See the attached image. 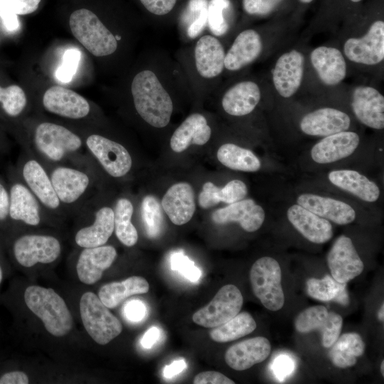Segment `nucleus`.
<instances>
[{"instance_id": "f257e3e1", "label": "nucleus", "mask_w": 384, "mask_h": 384, "mask_svg": "<svg viewBox=\"0 0 384 384\" xmlns=\"http://www.w3.org/2000/svg\"><path fill=\"white\" fill-rule=\"evenodd\" d=\"M129 94L136 113L148 126L166 127L179 98H191L180 65L166 50L151 48L133 74Z\"/></svg>"}, {"instance_id": "f03ea898", "label": "nucleus", "mask_w": 384, "mask_h": 384, "mask_svg": "<svg viewBox=\"0 0 384 384\" xmlns=\"http://www.w3.org/2000/svg\"><path fill=\"white\" fill-rule=\"evenodd\" d=\"M225 56L221 40L209 33L176 50L174 58L184 73L193 100L203 101L216 90L225 71Z\"/></svg>"}, {"instance_id": "7ed1b4c3", "label": "nucleus", "mask_w": 384, "mask_h": 384, "mask_svg": "<svg viewBox=\"0 0 384 384\" xmlns=\"http://www.w3.org/2000/svg\"><path fill=\"white\" fill-rule=\"evenodd\" d=\"M69 25L74 37L96 57L115 54L123 40L122 36L110 30L95 13L87 9L73 11Z\"/></svg>"}, {"instance_id": "20e7f679", "label": "nucleus", "mask_w": 384, "mask_h": 384, "mask_svg": "<svg viewBox=\"0 0 384 384\" xmlns=\"http://www.w3.org/2000/svg\"><path fill=\"white\" fill-rule=\"evenodd\" d=\"M28 308L43 321L53 336H63L73 327L71 314L63 298L50 288L32 285L24 292Z\"/></svg>"}, {"instance_id": "39448f33", "label": "nucleus", "mask_w": 384, "mask_h": 384, "mask_svg": "<svg viewBox=\"0 0 384 384\" xmlns=\"http://www.w3.org/2000/svg\"><path fill=\"white\" fill-rule=\"evenodd\" d=\"M33 142L38 156L55 165L77 155L83 146L78 134L62 125L48 122L37 125Z\"/></svg>"}, {"instance_id": "423d86ee", "label": "nucleus", "mask_w": 384, "mask_h": 384, "mask_svg": "<svg viewBox=\"0 0 384 384\" xmlns=\"http://www.w3.org/2000/svg\"><path fill=\"white\" fill-rule=\"evenodd\" d=\"M80 311L86 331L98 344H107L122 331L119 319L109 311L99 297L91 292L82 295Z\"/></svg>"}, {"instance_id": "0eeeda50", "label": "nucleus", "mask_w": 384, "mask_h": 384, "mask_svg": "<svg viewBox=\"0 0 384 384\" xmlns=\"http://www.w3.org/2000/svg\"><path fill=\"white\" fill-rule=\"evenodd\" d=\"M281 279L280 266L271 257L259 258L250 269V280L253 293L263 306L270 311H278L284 304Z\"/></svg>"}, {"instance_id": "6e6552de", "label": "nucleus", "mask_w": 384, "mask_h": 384, "mask_svg": "<svg viewBox=\"0 0 384 384\" xmlns=\"http://www.w3.org/2000/svg\"><path fill=\"white\" fill-rule=\"evenodd\" d=\"M15 171L44 210H61L63 206L56 195L49 172L39 160L26 155L20 159Z\"/></svg>"}, {"instance_id": "1a4fd4ad", "label": "nucleus", "mask_w": 384, "mask_h": 384, "mask_svg": "<svg viewBox=\"0 0 384 384\" xmlns=\"http://www.w3.org/2000/svg\"><path fill=\"white\" fill-rule=\"evenodd\" d=\"M243 297L233 284L221 287L213 299L193 314L192 320L205 328H214L235 316L240 311Z\"/></svg>"}, {"instance_id": "9d476101", "label": "nucleus", "mask_w": 384, "mask_h": 384, "mask_svg": "<svg viewBox=\"0 0 384 384\" xmlns=\"http://www.w3.org/2000/svg\"><path fill=\"white\" fill-rule=\"evenodd\" d=\"M11 250L19 265L31 267L38 263L48 264L56 260L60 255L61 245L54 236L25 234L13 241Z\"/></svg>"}, {"instance_id": "9b49d317", "label": "nucleus", "mask_w": 384, "mask_h": 384, "mask_svg": "<svg viewBox=\"0 0 384 384\" xmlns=\"http://www.w3.org/2000/svg\"><path fill=\"white\" fill-rule=\"evenodd\" d=\"M88 152L112 177L127 175L132 166V156L124 146L98 134L89 135L85 142Z\"/></svg>"}, {"instance_id": "f8f14e48", "label": "nucleus", "mask_w": 384, "mask_h": 384, "mask_svg": "<svg viewBox=\"0 0 384 384\" xmlns=\"http://www.w3.org/2000/svg\"><path fill=\"white\" fill-rule=\"evenodd\" d=\"M9 218L11 223H22L37 226L41 222L43 208L38 200L17 175L15 169L9 174Z\"/></svg>"}, {"instance_id": "ddd939ff", "label": "nucleus", "mask_w": 384, "mask_h": 384, "mask_svg": "<svg viewBox=\"0 0 384 384\" xmlns=\"http://www.w3.org/2000/svg\"><path fill=\"white\" fill-rule=\"evenodd\" d=\"M343 324L341 315L329 311L321 305L310 306L302 311L295 319L294 326L299 333L319 331L322 345L331 348L340 336Z\"/></svg>"}, {"instance_id": "4468645a", "label": "nucleus", "mask_w": 384, "mask_h": 384, "mask_svg": "<svg viewBox=\"0 0 384 384\" xmlns=\"http://www.w3.org/2000/svg\"><path fill=\"white\" fill-rule=\"evenodd\" d=\"M49 175L62 206L77 203L90 189V174L82 169L57 164L50 170Z\"/></svg>"}, {"instance_id": "2eb2a0df", "label": "nucleus", "mask_w": 384, "mask_h": 384, "mask_svg": "<svg viewBox=\"0 0 384 384\" xmlns=\"http://www.w3.org/2000/svg\"><path fill=\"white\" fill-rule=\"evenodd\" d=\"M327 262L331 277L340 283L346 284L358 276L364 268L351 239L344 235L334 241L328 253Z\"/></svg>"}, {"instance_id": "dca6fc26", "label": "nucleus", "mask_w": 384, "mask_h": 384, "mask_svg": "<svg viewBox=\"0 0 384 384\" xmlns=\"http://www.w3.org/2000/svg\"><path fill=\"white\" fill-rule=\"evenodd\" d=\"M343 50L356 63L372 65L381 62L384 58V22L375 21L362 38H348Z\"/></svg>"}, {"instance_id": "f3484780", "label": "nucleus", "mask_w": 384, "mask_h": 384, "mask_svg": "<svg viewBox=\"0 0 384 384\" xmlns=\"http://www.w3.org/2000/svg\"><path fill=\"white\" fill-rule=\"evenodd\" d=\"M211 218L218 225L237 223L246 232L259 230L265 219L263 208L251 198H244L213 212Z\"/></svg>"}, {"instance_id": "a211bd4d", "label": "nucleus", "mask_w": 384, "mask_h": 384, "mask_svg": "<svg viewBox=\"0 0 384 384\" xmlns=\"http://www.w3.org/2000/svg\"><path fill=\"white\" fill-rule=\"evenodd\" d=\"M42 102L48 112L71 119L85 118L90 111V104L85 97L58 85L48 88L43 96Z\"/></svg>"}, {"instance_id": "6ab92c4d", "label": "nucleus", "mask_w": 384, "mask_h": 384, "mask_svg": "<svg viewBox=\"0 0 384 384\" xmlns=\"http://www.w3.org/2000/svg\"><path fill=\"white\" fill-rule=\"evenodd\" d=\"M360 144L354 132L343 131L324 137L311 149L310 156L316 164H332L352 155Z\"/></svg>"}, {"instance_id": "aec40b11", "label": "nucleus", "mask_w": 384, "mask_h": 384, "mask_svg": "<svg viewBox=\"0 0 384 384\" xmlns=\"http://www.w3.org/2000/svg\"><path fill=\"white\" fill-rule=\"evenodd\" d=\"M351 108L364 125L375 129L384 127V97L375 88L358 86L352 93Z\"/></svg>"}, {"instance_id": "412c9836", "label": "nucleus", "mask_w": 384, "mask_h": 384, "mask_svg": "<svg viewBox=\"0 0 384 384\" xmlns=\"http://www.w3.org/2000/svg\"><path fill=\"white\" fill-rule=\"evenodd\" d=\"M296 201L304 208L338 225L350 224L356 217V210L350 204L331 197L302 193Z\"/></svg>"}, {"instance_id": "4be33fe9", "label": "nucleus", "mask_w": 384, "mask_h": 384, "mask_svg": "<svg viewBox=\"0 0 384 384\" xmlns=\"http://www.w3.org/2000/svg\"><path fill=\"white\" fill-rule=\"evenodd\" d=\"M350 126V117L332 107H322L309 112L299 122V128L304 134L322 137L346 131Z\"/></svg>"}, {"instance_id": "5701e85b", "label": "nucleus", "mask_w": 384, "mask_h": 384, "mask_svg": "<svg viewBox=\"0 0 384 384\" xmlns=\"http://www.w3.org/2000/svg\"><path fill=\"white\" fill-rule=\"evenodd\" d=\"M261 90L255 82L242 80L228 87L222 94L220 104L232 117H244L252 113L261 100Z\"/></svg>"}, {"instance_id": "b1692460", "label": "nucleus", "mask_w": 384, "mask_h": 384, "mask_svg": "<svg viewBox=\"0 0 384 384\" xmlns=\"http://www.w3.org/2000/svg\"><path fill=\"white\" fill-rule=\"evenodd\" d=\"M262 48V39L257 31H242L225 51V70L236 72L249 65L259 58Z\"/></svg>"}, {"instance_id": "393cba45", "label": "nucleus", "mask_w": 384, "mask_h": 384, "mask_svg": "<svg viewBox=\"0 0 384 384\" xmlns=\"http://www.w3.org/2000/svg\"><path fill=\"white\" fill-rule=\"evenodd\" d=\"M304 58L292 50L282 54L272 70V80L277 92L283 97H292L299 88L304 73Z\"/></svg>"}, {"instance_id": "a878e982", "label": "nucleus", "mask_w": 384, "mask_h": 384, "mask_svg": "<svg viewBox=\"0 0 384 384\" xmlns=\"http://www.w3.org/2000/svg\"><path fill=\"white\" fill-rule=\"evenodd\" d=\"M212 135L209 119L201 112L190 114L175 129L169 141L171 149L181 153L191 145L203 146Z\"/></svg>"}, {"instance_id": "bb28decb", "label": "nucleus", "mask_w": 384, "mask_h": 384, "mask_svg": "<svg viewBox=\"0 0 384 384\" xmlns=\"http://www.w3.org/2000/svg\"><path fill=\"white\" fill-rule=\"evenodd\" d=\"M287 217L292 226L313 243L324 244L333 237V227L330 221L297 203L287 208Z\"/></svg>"}, {"instance_id": "cd10ccee", "label": "nucleus", "mask_w": 384, "mask_h": 384, "mask_svg": "<svg viewBox=\"0 0 384 384\" xmlns=\"http://www.w3.org/2000/svg\"><path fill=\"white\" fill-rule=\"evenodd\" d=\"M161 205L174 224L187 223L196 210L195 192L192 186L186 182L172 185L163 196Z\"/></svg>"}, {"instance_id": "c85d7f7f", "label": "nucleus", "mask_w": 384, "mask_h": 384, "mask_svg": "<svg viewBox=\"0 0 384 384\" xmlns=\"http://www.w3.org/2000/svg\"><path fill=\"white\" fill-rule=\"evenodd\" d=\"M117 255L115 248L110 245L83 248L76 265L80 282L86 284L96 283L112 265Z\"/></svg>"}, {"instance_id": "c756f323", "label": "nucleus", "mask_w": 384, "mask_h": 384, "mask_svg": "<svg viewBox=\"0 0 384 384\" xmlns=\"http://www.w3.org/2000/svg\"><path fill=\"white\" fill-rule=\"evenodd\" d=\"M270 351L269 340L263 336H257L230 346L225 352V361L233 370H245L264 361Z\"/></svg>"}, {"instance_id": "7c9ffc66", "label": "nucleus", "mask_w": 384, "mask_h": 384, "mask_svg": "<svg viewBox=\"0 0 384 384\" xmlns=\"http://www.w3.org/2000/svg\"><path fill=\"white\" fill-rule=\"evenodd\" d=\"M327 178L335 187L362 201L374 203L380 198V189L378 184L356 170H333L329 172Z\"/></svg>"}, {"instance_id": "2f4dec72", "label": "nucleus", "mask_w": 384, "mask_h": 384, "mask_svg": "<svg viewBox=\"0 0 384 384\" xmlns=\"http://www.w3.org/2000/svg\"><path fill=\"white\" fill-rule=\"evenodd\" d=\"M208 0H188L176 18L178 33L184 43H191L206 33Z\"/></svg>"}, {"instance_id": "473e14b6", "label": "nucleus", "mask_w": 384, "mask_h": 384, "mask_svg": "<svg viewBox=\"0 0 384 384\" xmlns=\"http://www.w3.org/2000/svg\"><path fill=\"white\" fill-rule=\"evenodd\" d=\"M311 62L320 80L327 85H336L346 75V64L337 48L319 46L311 53Z\"/></svg>"}, {"instance_id": "72a5a7b5", "label": "nucleus", "mask_w": 384, "mask_h": 384, "mask_svg": "<svg viewBox=\"0 0 384 384\" xmlns=\"http://www.w3.org/2000/svg\"><path fill=\"white\" fill-rule=\"evenodd\" d=\"M114 232V210L109 206L98 208L93 223L80 228L75 234L76 244L82 248L106 244Z\"/></svg>"}, {"instance_id": "f704fd0d", "label": "nucleus", "mask_w": 384, "mask_h": 384, "mask_svg": "<svg viewBox=\"0 0 384 384\" xmlns=\"http://www.w3.org/2000/svg\"><path fill=\"white\" fill-rule=\"evenodd\" d=\"M247 192L246 184L239 179L230 181L223 188L208 181L203 185L198 196V204L203 209L212 208L220 202L228 205L244 199Z\"/></svg>"}, {"instance_id": "c9c22d12", "label": "nucleus", "mask_w": 384, "mask_h": 384, "mask_svg": "<svg viewBox=\"0 0 384 384\" xmlns=\"http://www.w3.org/2000/svg\"><path fill=\"white\" fill-rule=\"evenodd\" d=\"M148 282L142 277L132 276L122 282H114L102 286L98 297L109 309L117 307L127 298L148 292Z\"/></svg>"}, {"instance_id": "e433bc0d", "label": "nucleus", "mask_w": 384, "mask_h": 384, "mask_svg": "<svg viewBox=\"0 0 384 384\" xmlns=\"http://www.w3.org/2000/svg\"><path fill=\"white\" fill-rule=\"evenodd\" d=\"M365 351V343L356 333L343 334L331 346L329 356L332 363L338 368H346L354 366L357 358Z\"/></svg>"}, {"instance_id": "4c0bfd02", "label": "nucleus", "mask_w": 384, "mask_h": 384, "mask_svg": "<svg viewBox=\"0 0 384 384\" xmlns=\"http://www.w3.org/2000/svg\"><path fill=\"white\" fill-rule=\"evenodd\" d=\"M217 158L223 166L235 171L255 172L262 166L261 161L253 151L233 143L220 146Z\"/></svg>"}, {"instance_id": "58836bf2", "label": "nucleus", "mask_w": 384, "mask_h": 384, "mask_svg": "<svg viewBox=\"0 0 384 384\" xmlns=\"http://www.w3.org/2000/svg\"><path fill=\"white\" fill-rule=\"evenodd\" d=\"M256 327V322L250 313L239 312L225 323L213 328L210 337L218 343L230 342L250 334Z\"/></svg>"}, {"instance_id": "ea45409f", "label": "nucleus", "mask_w": 384, "mask_h": 384, "mask_svg": "<svg viewBox=\"0 0 384 384\" xmlns=\"http://www.w3.org/2000/svg\"><path fill=\"white\" fill-rule=\"evenodd\" d=\"M114 210V231L118 240L125 246H134L138 240V233L132 223L134 207L127 198H119Z\"/></svg>"}, {"instance_id": "a19ab883", "label": "nucleus", "mask_w": 384, "mask_h": 384, "mask_svg": "<svg viewBox=\"0 0 384 384\" xmlns=\"http://www.w3.org/2000/svg\"><path fill=\"white\" fill-rule=\"evenodd\" d=\"M230 0H208L207 31L220 39L230 31Z\"/></svg>"}, {"instance_id": "79ce46f5", "label": "nucleus", "mask_w": 384, "mask_h": 384, "mask_svg": "<svg viewBox=\"0 0 384 384\" xmlns=\"http://www.w3.org/2000/svg\"><path fill=\"white\" fill-rule=\"evenodd\" d=\"M161 205L152 195L146 196L141 203V218L145 231L149 238L160 235L164 228V218Z\"/></svg>"}, {"instance_id": "37998d69", "label": "nucleus", "mask_w": 384, "mask_h": 384, "mask_svg": "<svg viewBox=\"0 0 384 384\" xmlns=\"http://www.w3.org/2000/svg\"><path fill=\"white\" fill-rule=\"evenodd\" d=\"M346 289V283L336 281L327 274L321 279L310 278L306 282V291L313 299L321 302H334L337 296Z\"/></svg>"}, {"instance_id": "c03bdc74", "label": "nucleus", "mask_w": 384, "mask_h": 384, "mask_svg": "<svg viewBox=\"0 0 384 384\" xmlns=\"http://www.w3.org/2000/svg\"><path fill=\"white\" fill-rule=\"evenodd\" d=\"M0 104L3 112L10 117L19 116L24 110L27 98L23 90L16 85L0 86Z\"/></svg>"}, {"instance_id": "a18cd8bd", "label": "nucleus", "mask_w": 384, "mask_h": 384, "mask_svg": "<svg viewBox=\"0 0 384 384\" xmlns=\"http://www.w3.org/2000/svg\"><path fill=\"white\" fill-rule=\"evenodd\" d=\"M80 57L79 50L73 48L67 49L64 53L62 63L55 71L56 78L63 83L70 82L76 73Z\"/></svg>"}, {"instance_id": "49530a36", "label": "nucleus", "mask_w": 384, "mask_h": 384, "mask_svg": "<svg viewBox=\"0 0 384 384\" xmlns=\"http://www.w3.org/2000/svg\"><path fill=\"white\" fill-rule=\"evenodd\" d=\"M171 267L173 270L178 271L193 282H198L201 276V270L194 265L193 262L181 252L175 253L171 256Z\"/></svg>"}, {"instance_id": "de8ad7c7", "label": "nucleus", "mask_w": 384, "mask_h": 384, "mask_svg": "<svg viewBox=\"0 0 384 384\" xmlns=\"http://www.w3.org/2000/svg\"><path fill=\"white\" fill-rule=\"evenodd\" d=\"M142 6L151 16L164 18L176 9L178 0H139Z\"/></svg>"}, {"instance_id": "09e8293b", "label": "nucleus", "mask_w": 384, "mask_h": 384, "mask_svg": "<svg viewBox=\"0 0 384 384\" xmlns=\"http://www.w3.org/2000/svg\"><path fill=\"white\" fill-rule=\"evenodd\" d=\"M41 0H0V11L26 15L37 10Z\"/></svg>"}, {"instance_id": "8fccbe9b", "label": "nucleus", "mask_w": 384, "mask_h": 384, "mask_svg": "<svg viewBox=\"0 0 384 384\" xmlns=\"http://www.w3.org/2000/svg\"><path fill=\"white\" fill-rule=\"evenodd\" d=\"M283 0H242V7L250 15L262 16L270 14Z\"/></svg>"}, {"instance_id": "3c124183", "label": "nucleus", "mask_w": 384, "mask_h": 384, "mask_svg": "<svg viewBox=\"0 0 384 384\" xmlns=\"http://www.w3.org/2000/svg\"><path fill=\"white\" fill-rule=\"evenodd\" d=\"M9 190L6 183L0 177V227L4 228L11 223L9 218Z\"/></svg>"}, {"instance_id": "603ef678", "label": "nucleus", "mask_w": 384, "mask_h": 384, "mask_svg": "<svg viewBox=\"0 0 384 384\" xmlns=\"http://www.w3.org/2000/svg\"><path fill=\"white\" fill-rule=\"evenodd\" d=\"M194 384H234L235 382L217 371H204L196 375L193 379Z\"/></svg>"}, {"instance_id": "864d4df0", "label": "nucleus", "mask_w": 384, "mask_h": 384, "mask_svg": "<svg viewBox=\"0 0 384 384\" xmlns=\"http://www.w3.org/2000/svg\"><path fill=\"white\" fill-rule=\"evenodd\" d=\"M124 314L130 321H139L146 316V308L141 301L132 300L126 304Z\"/></svg>"}, {"instance_id": "5fc2aeb1", "label": "nucleus", "mask_w": 384, "mask_h": 384, "mask_svg": "<svg viewBox=\"0 0 384 384\" xmlns=\"http://www.w3.org/2000/svg\"><path fill=\"white\" fill-rule=\"evenodd\" d=\"M27 375L20 370L9 371L0 376V384H28Z\"/></svg>"}, {"instance_id": "6e6d98bb", "label": "nucleus", "mask_w": 384, "mask_h": 384, "mask_svg": "<svg viewBox=\"0 0 384 384\" xmlns=\"http://www.w3.org/2000/svg\"><path fill=\"white\" fill-rule=\"evenodd\" d=\"M0 18L4 28L8 31L14 32L18 30L20 23L17 14L11 12L0 11Z\"/></svg>"}, {"instance_id": "4d7b16f0", "label": "nucleus", "mask_w": 384, "mask_h": 384, "mask_svg": "<svg viewBox=\"0 0 384 384\" xmlns=\"http://www.w3.org/2000/svg\"><path fill=\"white\" fill-rule=\"evenodd\" d=\"M186 368V363L183 359L176 360L164 367L163 375L166 378H171L181 373Z\"/></svg>"}, {"instance_id": "13d9d810", "label": "nucleus", "mask_w": 384, "mask_h": 384, "mask_svg": "<svg viewBox=\"0 0 384 384\" xmlns=\"http://www.w3.org/2000/svg\"><path fill=\"white\" fill-rule=\"evenodd\" d=\"M292 363L287 357L277 358L275 361L274 371L277 375L284 377L292 370Z\"/></svg>"}, {"instance_id": "bf43d9fd", "label": "nucleus", "mask_w": 384, "mask_h": 384, "mask_svg": "<svg viewBox=\"0 0 384 384\" xmlns=\"http://www.w3.org/2000/svg\"><path fill=\"white\" fill-rule=\"evenodd\" d=\"M159 337V329L156 326L151 327L141 339V344L144 348H150L157 341Z\"/></svg>"}, {"instance_id": "052dcab7", "label": "nucleus", "mask_w": 384, "mask_h": 384, "mask_svg": "<svg viewBox=\"0 0 384 384\" xmlns=\"http://www.w3.org/2000/svg\"><path fill=\"white\" fill-rule=\"evenodd\" d=\"M378 317L380 321L383 322L384 321V305L383 303L382 304L378 313Z\"/></svg>"}, {"instance_id": "680f3d73", "label": "nucleus", "mask_w": 384, "mask_h": 384, "mask_svg": "<svg viewBox=\"0 0 384 384\" xmlns=\"http://www.w3.org/2000/svg\"><path fill=\"white\" fill-rule=\"evenodd\" d=\"M2 280H3V269H2V267H1V265L0 264V284L2 282Z\"/></svg>"}, {"instance_id": "e2e57ef3", "label": "nucleus", "mask_w": 384, "mask_h": 384, "mask_svg": "<svg viewBox=\"0 0 384 384\" xmlns=\"http://www.w3.org/2000/svg\"><path fill=\"white\" fill-rule=\"evenodd\" d=\"M380 372L383 376L384 375V361L383 360L380 364Z\"/></svg>"}, {"instance_id": "0e129e2a", "label": "nucleus", "mask_w": 384, "mask_h": 384, "mask_svg": "<svg viewBox=\"0 0 384 384\" xmlns=\"http://www.w3.org/2000/svg\"><path fill=\"white\" fill-rule=\"evenodd\" d=\"M302 3H304V4H308V3H310L313 0H299Z\"/></svg>"}, {"instance_id": "69168bd1", "label": "nucleus", "mask_w": 384, "mask_h": 384, "mask_svg": "<svg viewBox=\"0 0 384 384\" xmlns=\"http://www.w3.org/2000/svg\"><path fill=\"white\" fill-rule=\"evenodd\" d=\"M351 1L353 2H358V1H361V0H351Z\"/></svg>"}]
</instances>
